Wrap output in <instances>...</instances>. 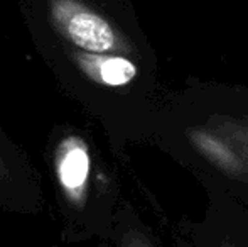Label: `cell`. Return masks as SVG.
I'll return each instance as SVG.
<instances>
[{"label": "cell", "instance_id": "4", "mask_svg": "<svg viewBox=\"0 0 248 247\" xmlns=\"http://www.w3.org/2000/svg\"><path fill=\"white\" fill-rule=\"evenodd\" d=\"M118 247H155V246H154V242L150 241L144 232L137 231V229H128L122 235L120 246Z\"/></svg>", "mask_w": 248, "mask_h": 247}, {"label": "cell", "instance_id": "1", "mask_svg": "<svg viewBox=\"0 0 248 247\" xmlns=\"http://www.w3.org/2000/svg\"><path fill=\"white\" fill-rule=\"evenodd\" d=\"M43 54L59 73L96 88L117 90L139 75L134 41L90 0H43L26 9Z\"/></svg>", "mask_w": 248, "mask_h": 247}, {"label": "cell", "instance_id": "5", "mask_svg": "<svg viewBox=\"0 0 248 247\" xmlns=\"http://www.w3.org/2000/svg\"><path fill=\"white\" fill-rule=\"evenodd\" d=\"M9 176H10L9 166H7V161L2 154V149H0V181H2V180H7Z\"/></svg>", "mask_w": 248, "mask_h": 247}, {"label": "cell", "instance_id": "6", "mask_svg": "<svg viewBox=\"0 0 248 247\" xmlns=\"http://www.w3.org/2000/svg\"><path fill=\"white\" fill-rule=\"evenodd\" d=\"M219 247H238V246L233 244L232 241H223V242H221V246H219Z\"/></svg>", "mask_w": 248, "mask_h": 247}, {"label": "cell", "instance_id": "3", "mask_svg": "<svg viewBox=\"0 0 248 247\" xmlns=\"http://www.w3.org/2000/svg\"><path fill=\"white\" fill-rule=\"evenodd\" d=\"M54 168L64 201L75 210H81L92 183V156L85 141L69 135L59 142L54 152Z\"/></svg>", "mask_w": 248, "mask_h": 247}, {"label": "cell", "instance_id": "2", "mask_svg": "<svg viewBox=\"0 0 248 247\" xmlns=\"http://www.w3.org/2000/svg\"><path fill=\"white\" fill-rule=\"evenodd\" d=\"M189 144L216 169L248 183V115H213L186 131Z\"/></svg>", "mask_w": 248, "mask_h": 247}]
</instances>
